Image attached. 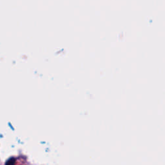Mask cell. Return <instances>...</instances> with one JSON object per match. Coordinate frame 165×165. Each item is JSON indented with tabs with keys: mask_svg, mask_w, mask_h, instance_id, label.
<instances>
[{
	"mask_svg": "<svg viewBox=\"0 0 165 165\" xmlns=\"http://www.w3.org/2000/svg\"><path fill=\"white\" fill-rule=\"evenodd\" d=\"M15 163V159L13 158H12L7 161L5 165H14Z\"/></svg>",
	"mask_w": 165,
	"mask_h": 165,
	"instance_id": "obj_1",
	"label": "cell"
}]
</instances>
